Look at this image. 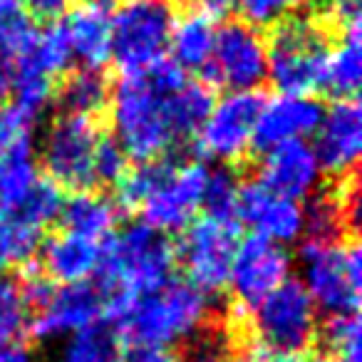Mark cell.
I'll list each match as a JSON object with an SVG mask.
<instances>
[{
  "label": "cell",
  "instance_id": "41",
  "mask_svg": "<svg viewBox=\"0 0 362 362\" xmlns=\"http://www.w3.org/2000/svg\"><path fill=\"white\" fill-rule=\"evenodd\" d=\"M310 362H337V360H332V357H327V355H317V352H313Z\"/></svg>",
  "mask_w": 362,
  "mask_h": 362
},
{
  "label": "cell",
  "instance_id": "42",
  "mask_svg": "<svg viewBox=\"0 0 362 362\" xmlns=\"http://www.w3.org/2000/svg\"><path fill=\"white\" fill-rule=\"evenodd\" d=\"M0 218H3V211H0Z\"/></svg>",
  "mask_w": 362,
  "mask_h": 362
},
{
  "label": "cell",
  "instance_id": "3",
  "mask_svg": "<svg viewBox=\"0 0 362 362\" xmlns=\"http://www.w3.org/2000/svg\"><path fill=\"white\" fill-rule=\"evenodd\" d=\"M327 40L317 23L288 18L276 25L268 42V80L281 95L313 97L322 92Z\"/></svg>",
  "mask_w": 362,
  "mask_h": 362
},
{
  "label": "cell",
  "instance_id": "21",
  "mask_svg": "<svg viewBox=\"0 0 362 362\" xmlns=\"http://www.w3.org/2000/svg\"><path fill=\"white\" fill-rule=\"evenodd\" d=\"M214 37H216V23L204 8L189 11L174 21L171 28L169 52L171 60L181 70H204L214 50Z\"/></svg>",
  "mask_w": 362,
  "mask_h": 362
},
{
  "label": "cell",
  "instance_id": "19",
  "mask_svg": "<svg viewBox=\"0 0 362 362\" xmlns=\"http://www.w3.org/2000/svg\"><path fill=\"white\" fill-rule=\"evenodd\" d=\"M60 102L62 115L92 117V119L110 122L112 85L102 70H75L67 72L65 80L55 85V97Z\"/></svg>",
  "mask_w": 362,
  "mask_h": 362
},
{
  "label": "cell",
  "instance_id": "30",
  "mask_svg": "<svg viewBox=\"0 0 362 362\" xmlns=\"http://www.w3.org/2000/svg\"><path fill=\"white\" fill-rule=\"evenodd\" d=\"M62 202H65V194L47 176H37L28 197L23 199V204L18 209H13V211L18 216L28 218L30 223H35V226H40L42 231H47V228L57 223Z\"/></svg>",
  "mask_w": 362,
  "mask_h": 362
},
{
  "label": "cell",
  "instance_id": "15",
  "mask_svg": "<svg viewBox=\"0 0 362 362\" xmlns=\"http://www.w3.org/2000/svg\"><path fill=\"white\" fill-rule=\"evenodd\" d=\"M322 115H325V110L313 97L278 95L273 100H266L256 119V127H253L251 156H261L283 141L303 139V136L317 132Z\"/></svg>",
  "mask_w": 362,
  "mask_h": 362
},
{
  "label": "cell",
  "instance_id": "23",
  "mask_svg": "<svg viewBox=\"0 0 362 362\" xmlns=\"http://www.w3.org/2000/svg\"><path fill=\"white\" fill-rule=\"evenodd\" d=\"M37 179L33 164V139L23 134L0 154V211L11 214L23 204Z\"/></svg>",
  "mask_w": 362,
  "mask_h": 362
},
{
  "label": "cell",
  "instance_id": "7",
  "mask_svg": "<svg viewBox=\"0 0 362 362\" xmlns=\"http://www.w3.org/2000/svg\"><path fill=\"white\" fill-rule=\"evenodd\" d=\"M253 332L261 345L281 355H313L317 337L315 303L308 288L286 278L251 313Z\"/></svg>",
  "mask_w": 362,
  "mask_h": 362
},
{
  "label": "cell",
  "instance_id": "9",
  "mask_svg": "<svg viewBox=\"0 0 362 362\" xmlns=\"http://www.w3.org/2000/svg\"><path fill=\"white\" fill-rule=\"evenodd\" d=\"M268 97L261 90L228 92L199 129L192 144L194 159H223L226 166H241L251 156V136Z\"/></svg>",
  "mask_w": 362,
  "mask_h": 362
},
{
  "label": "cell",
  "instance_id": "12",
  "mask_svg": "<svg viewBox=\"0 0 362 362\" xmlns=\"http://www.w3.org/2000/svg\"><path fill=\"white\" fill-rule=\"evenodd\" d=\"M238 176H253L273 194V197L298 202L310 194L317 176L315 151L308 141L291 139L268 149L266 154L253 156L251 166Z\"/></svg>",
  "mask_w": 362,
  "mask_h": 362
},
{
  "label": "cell",
  "instance_id": "26",
  "mask_svg": "<svg viewBox=\"0 0 362 362\" xmlns=\"http://www.w3.org/2000/svg\"><path fill=\"white\" fill-rule=\"evenodd\" d=\"M18 60L33 62L37 70L45 72L52 80L67 75L72 62H75V52H72V42L70 35H67L65 23H47L42 30H37L33 47L23 57H18Z\"/></svg>",
  "mask_w": 362,
  "mask_h": 362
},
{
  "label": "cell",
  "instance_id": "24",
  "mask_svg": "<svg viewBox=\"0 0 362 362\" xmlns=\"http://www.w3.org/2000/svg\"><path fill=\"white\" fill-rule=\"evenodd\" d=\"M360 340V313H327V320L317 322L315 352L337 362H362Z\"/></svg>",
  "mask_w": 362,
  "mask_h": 362
},
{
  "label": "cell",
  "instance_id": "39",
  "mask_svg": "<svg viewBox=\"0 0 362 362\" xmlns=\"http://www.w3.org/2000/svg\"><path fill=\"white\" fill-rule=\"evenodd\" d=\"M11 82H13V62L6 55H0V107L6 105L11 97Z\"/></svg>",
  "mask_w": 362,
  "mask_h": 362
},
{
  "label": "cell",
  "instance_id": "35",
  "mask_svg": "<svg viewBox=\"0 0 362 362\" xmlns=\"http://www.w3.org/2000/svg\"><path fill=\"white\" fill-rule=\"evenodd\" d=\"M325 21L337 35L350 30V28H360V0H330L325 11Z\"/></svg>",
  "mask_w": 362,
  "mask_h": 362
},
{
  "label": "cell",
  "instance_id": "33",
  "mask_svg": "<svg viewBox=\"0 0 362 362\" xmlns=\"http://www.w3.org/2000/svg\"><path fill=\"white\" fill-rule=\"evenodd\" d=\"M132 166V161L127 159V154L122 151V146L115 141V136L107 132L100 139L95 149V181L97 189L105 194H110L115 189V184L127 174V169Z\"/></svg>",
  "mask_w": 362,
  "mask_h": 362
},
{
  "label": "cell",
  "instance_id": "13",
  "mask_svg": "<svg viewBox=\"0 0 362 362\" xmlns=\"http://www.w3.org/2000/svg\"><path fill=\"white\" fill-rule=\"evenodd\" d=\"M362 146V112L357 97L335 100L330 110L322 115L315 139L317 169L325 176H342L357 169Z\"/></svg>",
  "mask_w": 362,
  "mask_h": 362
},
{
  "label": "cell",
  "instance_id": "37",
  "mask_svg": "<svg viewBox=\"0 0 362 362\" xmlns=\"http://www.w3.org/2000/svg\"><path fill=\"white\" fill-rule=\"evenodd\" d=\"M117 362H174V355L166 352L164 347L129 345L122 350V355Z\"/></svg>",
  "mask_w": 362,
  "mask_h": 362
},
{
  "label": "cell",
  "instance_id": "40",
  "mask_svg": "<svg viewBox=\"0 0 362 362\" xmlns=\"http://www.w3.org/2000/svg\"><path fill=\"white\" fill-rule=\"evenodd\" d=\"M231 3L233 0H202V8L209 13V16H223V13L231 8Z\"/></svg>",
  "mask_w": 362,
  "mask_h": 362
},
{
  "label": "cell",
  "instance_id": "14",
  "mask_svg": "<svg viewBox=\"0 0 362 362\" xmlns=\"http://www.w3.org/2000/svg\"><path fill=\"white\" fill-rule=\"evenodd\" d=\"M347 243V241H345ZM345 243L322 246L303 241L300 256L308 263V293L327 313L360 310V288L352 286L345 266Z\"/></svg>",
  "mask_w": 362,
  "mask_h": 362
},
{
  "label": "cell",
  "instance_id": "27",
  "mask_svg": "<svg viewBox=\"0 0 362 362\" xmlns=\"http://www.w3.org/2000/svg\"><path fill=\"white\" fill-rule=\"evenodd\" d=\"M124 350L119 332L105 317L80 327L62 362H117Z\"/></svg>",
  "mask_w": 362,
  "mask_h": 362
},
{
  "label": "cell",
  "instance_id": "29",
  "mask_svg": "<svg viewBox=\"0 0 362 362\" xmlns=\"http://www.w3.org/2000/svg\"><path fill=\"white\" fill-rule=\"evenodd\" d=\"M238 174L231 166L216 169L209 174L206 189H204L202 206H206V216L221 223H238ZM241 226V223H238Z\"/></svg>",
  "mask_w": 362,
  "mask_h": 362
},
{
  "label": "cell",
  "instance_id": "20",
  "mask_svg": "<svg viewBox=\"0 0 362 362\" xmlns=\"http://www.w3.org/2000/svg\"><path fill=\"white\" fill-rule=\"evenodd\" d=\"M119 218L122 216L110 194L87 192L72 194L67 202H62L55 226L77 233V236H85L90 241H102L105 236L115 233V226L119 223Z\"/></svg>",
  "mask_w": 362,
  "mask_h": 362
},
{
  "label": "cell",
  "instance_id": "38",
  "mask_svg": "<svg viewBox=\"0 0 362 362\" xmlns=\"http://www.w3.org/2000/svg\"><path fill=\"white\" fill-rule=\"evenodd\" d=\"M33 345L28 342H11V345L0 347V362H30Z\"/></svg>",
  "mask_w": 362,
  "mask_h": 362
},
{
  "label": "cell",
  "instance_id": "8",
  "mask_svg": "<svg viewBox=\"0 0 362 362\" xmlns=\"http://www.w3.org/2000/svg\"><path fill=\"white\" fill-rule=\"evenodd\" d=\"M268 80V40L261 30L241 21L216 25L214 50L202 70V82L211 90H258Z\"/></svg>",
  "mask_w": 362,
  "mask_h": 362
},
{
  "label": "cell",
  "instance_id": "34",
  "mask_svg": "<svg viewBox=\"0 0 362 362\" xmlns=\"http://www.w3.org/2000/svg\"><path fill=\"white\" fill-rule=\"evenodd\" d=\"M30 127L33 122L23 112H18L13 105L0 107V154L11 149L13 141L21 139L23 134H30Z\"/></svg>",
  "mask_w": 362,
  "mask_h": 362
},
{
  "label": "cell",
  "instance_id": "1",
  "mask_svg": "<svg viewBox=\"0 0 362 362\" xmlns=\"http://www.w3.org/2000/svg\"><path fill=\"white\" fill-rule=\"evenodd\" d=\"M166 97L149 85L144 75H122L112 87L110 122L117 144L132 164L159 159L174 149Z\"/></svg>",
  "mask_w": 362,
  "mask_h": 362
},
{
  "label": "cell",
  "instance_id": "10",
  "mask_svg": "<svg viewBox=\"0 0 362 362\" xmlns=\"http://www.w3.org/2000/svg\"><path fill=\"white\" fill-rule=\"evenodd\" d=\"M288 268L291 256L276 241L256 231L241 236L231 266L228 298L246 310H256L258 303L286 281Z\"/></svg>",
  "mask_w": 362,
  "mask_h": 362
},
{
  "label": "cell",
  "instance_id": "2",
  "mask_svg": "<svg viewBox=\"0 0 362 362\" xmlns=\"http://www.w3.org/2000/svg\"><path fill=\"white\" fill-rule=\"evenodd\" d=\"M206 313V296L176 276L164 288L136 298L132 310L115 325L124 347H161L184 337Z\"/></svg>",
  "mask_w": 362,
  "mask_h": 362
},
{
  "label": "cell",
  "instance_id": "28",
  "mask_svg": "<svg viewBox=\"0 0 362 362\" xmlns=\"http://www.w3.org/2000/svg\"><path fill=\"white\" fill-rule=\"evenodd\" d=\"M251 226L256 228V233L271 241H293L303 228V209L298 206V202L271 194V199L261 206Z\"/></svg>",
  "mask_w": 362,
  "mask_h": 362
},
{
  "label": "cell",
  "instance_id": "31",
  "mask_svg": "<svg viewBox=\"0 0 362 362\" xmlns=\"http://www.w3.org/2000/svg\"><path fill=\"white\" fill-rule=\"evenodd\" d=\"M28 315L13 278H0V347L21 342L25 335Z\"/></svg>",
  "mask_w": 362,
  "mask_h": 362
},
{
  "label": "cell",
  "instance_id": "25",
  "mask_svg": "<svg viewBox=\"0 0 362 362\" xmlns=\"http://www.w3.org/2000/svg\"><path fill=\"white\" fill-rule=\"evenodd\" d=\"M55 85L57 80L47 77L45 72L37 70L33 62L28 60H16L13 62V82H11V105L18 112L28 117L30 122L37 119L42 110L52 102L55 97Z\"/></svg>",
  "mask_w": 362,
  "mask_h": 362
},
{
  "label": "cell",
  "instance_id": "22",
  "mask_svg": "<svg viewBox=\"0 0 362 362\" xmlns=\"http://www.w3.org/2000/svg\"><path fill=\"white\" fill-rule=\"evenodd\" d=\"M362 35L360 28L337 35V45L327 52L325 77H322V92L332 100H352L357 97L362 80Z\"/></svg>",
  "mask_w": 362,
  "mask_h": 362
},
{
  "label": "cell",
  "instance_id": "18",
  "mask_svg": "<svg viewBox=\"0 0 362 362\" xmlns=\"http://www.w3.org/2000/svg\"><path fill=\"white\" fill-rule=\"evenodd\" d=\"M75 57L87 70H102L112 57L110 0H85L65 21Z\"/></svg>",
  "mask_w": 362,
  "mask_h": 362
},
{
  "label": "cell",
  "instance_id": "16",
  "mask_svg": "<svg viewBox=\"0 0 362 362\" xmlns=\"http://www.w3.org/2000/svg\"><path fill=\"white\" fill-rule=\"evenodd\" d=\"M102 310H105V296L92 281L60 286L52 296L50 305L40 315L28 320L23 342L35 345L40 337L65 330H80V327L100 320Z\"/></svg>",
  "mask_w": 362,
  "mask_h": 362
},
{
  "label": "cell",
  "instance_id": "32",
  "mask_svg": "<svg viewBox=\"0 0 362 362\" xmlns=\"http://www.w3.org/2000/svg\"><path fill=\"white\" fill-rule=\"evenodd\" d=\"M300 3L303 0H233L231 6L238 11L241 23L261 30V28L281 25L300 8Z\"/></svg>",
  "mask_w": 362,
  "mask_h": 362
},
{
  "label": "cell",
  "instance_id": "4",
  "mask_svg": "<svg viewBox=\"0 0 362 362\" xmlns=\"http://www.w3.org/2000/svg\"><path fill=\"white\" fill-rule=\"evenodd\" d=\"M174 11L169 0H127L112 13V57L119 75H141L169 57Z\"/></svg>",
  "mask_w": 362,
  "mask_h": 362
},
{
  "label": "cell",
  "instance_id": "5",
  "mask_svg": "<svg viewBox=\"0 0 362 362\" xmlns=\"http://www.w3.org/2000/svg\"><path fill=\"white\" fill-rule=\"evenodd\" d=\"M107 122L92 117L60 115L50 124L40 171L62 194L100 192L95 181V149L107 134Z\"/></svg>",
  "mask_w": 362,
  "mask_h": 362
},
{
  "label": "cell",
  "instance_id": "6",
  "mask_svg": "<svg viewBox=\"0 0 362 362\" xmlns=\"http://www.w3.org/2000/svg\"><path fill=\"white\" fill-rule=\"evenodd\" d=\"M241 236L243 226L238 223H221L211 216L194 218L174 241L176 271L204 296H223Z\"/></svg>",
  "mask_w": 362,
  "mask_h": 362
},
{
  "label": "cell",
  "instance_id": "36",
  "mask_svg": "<svg viewBox=\"0 0 362 362\" xmlns=\"http://www.w3.org/2000/svg\"><path fill=\"white\" fill-rule=\"evenodd\" d=\"M21 6L30 18L55 23L57 18H62L65 13L72 11L75 0H21Z\"/></svg>",
  "mask_w": 362,
  "mask_h": 362
},
{
  "label": "cell",
  "instance_id": "17",
  "mask_svg": "<svg viewBox=\"0 0 362 362\" xmlns=\"http://www.w3.org/2000/svg\"><path fill=\"white\" fill-rule=\"evenodd\" d=\"M35 263L52 283L67 286L87 281L100 263V241H90L60 226H50L42 233Z\"/></svg>",
  "mask_w": 362,
  "mask_h": 362
},
{
  "label": "cell",
  "instance_id": "11",
  "mask_svg": "<svg viewBox=\"0 0 362 362\" xmlns=\"http://www.w3.org/2000/svg\"><path fill=\"white\" fill-rule=\"evenodd\" d=\"M209 181L206 164L197 159L181 161L174 169L171 179L164 187H159L136 216L141 223L156 228V231H184L189 223L197 218V211L202 209L204 189Z\"/></svg>",
  "mask_w": 362,
  "mask_h": 362
}]
</instances>
